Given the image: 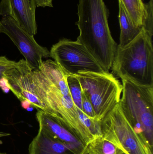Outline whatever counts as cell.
Instances as JSON below:
<instances>
[{
  "label": "cell",
  "mask_w": 153,
  "mask_h": 154,
  "mask_svg": "<svg viewBox=\"0 0 153 154\" xmlns=\"http://www.w3.org/2000/svg\"><path fill=\"white\" fill-rule=\"evenodd\" d=\"M109 14L103 0H79L76 24L80 35L76 41L107 72L112 67L118 46L109 27Z\"/></svg>",
  "instance_id": "obj_1"
},
{
  "label": "cell",
  "mask_w": 153,
  "mask_h": 154,
  "mask_svg": "<svg viewBox=\"0 0 153 154\" xmlns=\"http://www.w3.org/2000/svg\"><path fill=\"white\" fill-rule=\"evenodd\" d=\"M152 38L142 28L130 43L124 47L118 45L111 67L114 74L137 85L153 87Z\"/></svg>",
  "instance_id": "obj_2"
},
{
  "label": "cell",
  "mask_w": 153,
  "mask_h": 154,
  "mask_svg": "<svg viewBox=\"0 0 153 154\" xmlns=\"http://www.w3.org/2000/svg\"><path fill=\"white\" fill-rule=\"evenodd\" d=\"M32 76L40 96L50 114L62 118L71 130L87 145L94 137L79 118L67 86L66 77L58 82L53 83L39 69L32 70Z\"/></svg>",
  "instance_id": "obj_3"
},
{
  "label": "cell",
  "mask_w": 153,
  "mask_h": 154,
  "mask_svg": "<svg viewBox=\"0 0 153 154\" xmlns=\"http://www.w3.org/2000/svg\"><path fill=\"white\" fill-rule=\"evenodd\" d=\"M119 105L127 120L148 146L153 147V87L122 80Z\"/></svg>",
  "instance_id": "obj_4"
},
{
  "label": "cell",
  "mask_w": 153,
  "mask_h": 154,
  "mask_svg": "<svg viewBox=\"0 0 153 154\" xmlns=\"http://www.w3.org/2000/svg\"><path fill=\"white\" fill-rule=\"evenodd\" d=\"M75 75L92 104L97 119L102 121L119 103L122 84L109 72L81 71Z\"/></svg>",
  "instance_id": "obj_5"
},
{
  "label": "cell",
  "mask_w": 153,
  "mask_h": 154,
  "mask_svg": "<svg viewBox=\"0 0 153 154\" xmlns=\"http://www.w3.org/2000/svg\"><path fill=\"white\" fill-rule=\"evenodd\" d=\"M102 136L125 154H153L122 113L119 103L101 121Z\"/></svg>",
  "instance_id": "obj_6"
},
{
  "label": "cell",
  "mask_w": 153,
  "mask_h": 154,
  "mask_svg": "<svg viewBox=\"0 0 153 154\" xmlns=\"http://www.w3.org/2000/svg\"><path fill=\"white\" fill-rule=\"evenodd\" d=\"M49 57L66 76L75 75L81 71L106 72L86 48L76 41L60 40L51 48Z\"/></svg>",
  "instance_id": "obj_7"
},
{
  "label": "cell",
  "mask_w": 153,
  "mask_h": 154,
  "mask_svg": "<svg viewBox=\"0 0 153 154\" xmlns=\"http://www.w3.org/2000/svg\"><path fill=\"white\" fill-rule=\"evenodd\" d=\"M0 32L6 34L12 41L32 70L39 69L43 59L49 57L47 48L38 44L34 36L29 34L10 16L2 17Z\"/></svg>",
  "instance_id": "obj_8"
},
{
  "label": "cell",
  "mask_w": 153,
  "mask_h": 154,
  "mask_svg": "<svg viewBox=\"0 0 153 154\" xmlns=\"http://www.w3.org/2000/svg\"><path fill=\"white\" fill-rule=\"evenodd\" d=\"M10 90L20 101H28L31 106L50 113L48 108L40 96L32 76V70L25 60L16 62L15 66L4 75Z\"/></svg>",
  "instance_id": "obj_9"
},
{
  "label": "cell",
  "mask_w": 153,
  "mask_h": 154,
  "mask_svg": "<svg viewBox=\"0 0 153 154\" xmlns=\"http://www.w3.org/2000/svg\"><path fill=\"white\" fill-rule=\"evenodd\" d=\"M39 128L58 141L72 146L85 154L86 145L74 134L62 118L37 109L36 114Z\"/></svg>",
  "instance_id": "obj_10"
},
{
  "label": "cell",
  "mask_w": 153,
  "mask_h": 154,
  "mask_svg": "<svg viewBox=\"0 0 153 154\" xmlns=\"http://www.w3.org/2000/svg\"><path fill=\"white\" fill-rule=\"evenodd\" d=\"M36 0H1L0 16L13 18L29 34L37 33Z\"/></svg>",
  "instance_id": "obj_11"
},
{
  "label": "cell",
  "mask_w": 153,
  "mask_h": 154,
  "mask_svg": "<svg viewBox=\"0 0 153 154\" xmlns=\"http://www.w3.org/2000/svg\"><path fill=\"white\" fill-rule=\"evenodd\" d=\"M29 154H85L72 146L65 144L39 128L29 146Z\"/></svg>",
  "instance_id": "obj_12"
},
{
  "label": "cell",
  "mask_w": 153,
  "mask_h": 154,
  "mask_svg": "<svg viewBox=\"0 0 153 154\" xmlns=\"http://www.w3.org/2000/svg\"><path fill=\"white\" fill-rule=\"evenodd\" d=\"M119 5V25L120 28L119 43L118 46L124 47L130 43L141 32L142 28L135 26L128 16L121 3Z\"/></svg>",
  "instance_id": "obj_13"
},
{
  "label": "cell",
  "mask_w": 153,
  "mask_h": 154,
  "mask_svg": "<svg viewBox=\"0 0 153 154\" xmlns=\"http://www.w3.org/2000/svg\"><path fill=\"white\" fill-rule=\"evenodd\" d=\"M122 4L128 16L137 27H143L146 15L145 4L143 0H119Z\"/></svg>",
  "instance_id": "obj_14"
},
{
  "label": "cell",
  "mask_w": 153,
  "mask_h": 154,
  "mask_svg": "<svg viewBox=\"0 0 153 154\" xmlns=\"http://www.w3.org/2000/svg\"><path fill=\"white\" fill-rule=\"evenodd\" d=\"M123 152L102 135L94 137L87 144L86 154H121Z\"/></svg>",
  "instance_id": "obj_15"
},
{
  "label": "cell",
  "mask_w": 153,
  "mask_h": 154,
  "mask_svg": "<svg viewBox=\"0 0 153 154\" xmlns=\"http://www.w3.org/2000/svg\"><path fill=\"white\" fill-rule=\"evenodd\" d=\"M66 81L75 105L77 108L83 112V90L79 79L75 75H67Z\"/></svg>",
  "instance_id": "obj_16"
},
{
  "label": "cell",
  "mask_w": 153,
  "mask_h": 154,
  "mask_svg": "<svg viewBox=\"0 0 153 154\" xmlns=\"http://www.w3.org/2000/svg\"><path fill=\"white\" fill-rule=\"evenodd\" d=\"M77 109L81 121L93 137L102 135L101 121L91 118L78 108Z\"/></svg>",
  "instance_id": "obj_17"
},
{
  "label": "cell",
  "mask_w": 153,
  "mask_h": 154,
  "mask_svg": "<svg viewBox=\"0 0 153 154\" xmlns=\"http://www.w3.org/2000/svg\"><path fill=\"white\" fill-rule=\"evenodd\" d=\"M145 16L143 21L142 28L152 37L153 34V0L145 4Z\"/></svg>",
  "instance_id": "obj_18"
},
{
  "label": "cell",
  "mask_w": 153,
  "mask_h": 154,
  "mask_svg": "<svg viewBox=\"0 0 153 154\" xmlns=\"http://www.w3.org/2000/svg\"><path fill=\"white\" fill-rule=\"evenodd\" d=\"M82 109L83 112L86 116L91 118L97 119L92 104L83 91L82 94Z\"/></svg>",
  "instance_id": "obj_19"
},
{
  "label": "cell",
  "mask_w": 153,
  "mask_h": 154,
  "mask_svg": "<svg viewBox=\"0 0 153 154\" xmlns=\"http://www.w3.org/2000/svg\"><path fill=\"white\" fill-rule=\"evenodd\" d=\"M16 62L10 60L4 56L0 57V67L6 66H15Z\"/></svg>",
  "instance_id": "obj_20"
},
{
  "label": "cell",
  "mask_w": 153,
  "mask_h": 154,
  "mask_svg": "<svg viewBox=\"0 0 153 154\" xmlns=\"http://www.w3.org/2000/svg\"><path fill=\"white\" fill-rule=\"evenodd\" d=\"M53 0H36L37 6L39 7H53Z\"/></svg>",
  "instance_id": "obj_21"
},
{
  "label": "cell",
  "mask_w": 153,
  "mask_h": 154,
  "mask_svg": "<svg viewBox=\"0 0 153 154\" xmlns=\"http://www.w3.org/2000/svg\"><path fill=\"white\" fill-rule=\"evenodd\" d=\"M8 134H6V133H1L0 132V137H3V136H8Z\"/></svg>",
  "instance_id": "obj_22"
},
{
  "label": "cell",
  "mask_w": 153,
  "mask_h": 154,
  "mask_svg": "<svg viewBox=\"0 0 153 154\" xmlns=\"http://www.w3.org/2000/svg\"><path fill=\"white\" fill-rule=\"evenodd\" d=\"M0 154H6V153H4L1 152H0Z\"/></svg>",
  "instance_id": "obj_23"
},
{
  "label": "cell",
  "mask_w": 153,
  "mask_h": 154,
  "mask_svg": "<svg viewBox=\"0 0 153 154\" xmlns=\"http://www.w3.org/2000/svg\"><path fill=\"white\" fill-rule=\"evenodd\" d=\"M125 154V153H122V154Z\"/></svg>",
  "instance_id": "obj_24"
}]
</instances>
